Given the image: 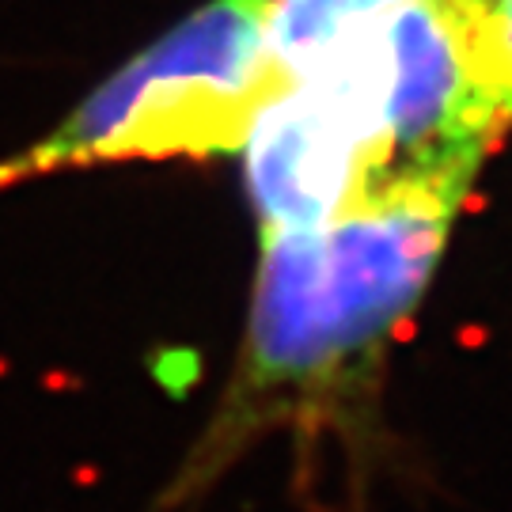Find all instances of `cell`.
Wrapping results in <instances>:
<instances>
[{
	"label": "cell",
	"instance_id": "obj_1",
	"mask_svg": "<svg viewBox=\"0 0 512 512\" xmlns=\"http://www.w3.org/2000/svg\"><path fill=\"white\" fill-rule=\"evenodd\" d=\"M467 194L399 186L300 232H262L228 425L346 391L421 300Z\"/></svg>",
	"mask_w": 512,
	"mask_h": 512
},
{
	"label": "cell",
	"instance_id": "obj_2",
	"mask_svg": "<svg viewBox=\"0 0 512 512\" xmlns=\"http://www.w3.org/2000/svg\"><path fill=\"white\" fill-rule=\"evenodd\" d=\"M266 19L270 0H209L99 84L46 141L0 167V186L92 160L239 148L277 80Z\"/></svg>",
	"mask_w": 512,
	"mask_h": 512
},
{
	"label": "cell",
	"instance_id": "obj_3",
	"mask_svg": "<svg viewBox=\"0 0 512 512\" xmlns=\"http://www.w3.org/2000/svg\"><path fill=\"white\" fill-rule=\"evenodd\" d=\"M380 164L368 198L399 186L467 194L501 126L471 76L456 0H414L384 12Z\"/></svg>",
	"mask_w": 512,
	"mask_h": 512
},
{
	"label": "cell",
	"instance_id": "obj_4",
	"mask_svg": "<svg viewBox=\"0 0 512 512\" xmlns=\"http://www.w3.org/2000/svg\"><path fill=\"white\" fill-rule=\"evenodd\" d=\"M262 232H300L365 202L376 122L319 73L277 76L243 133Z\"/></svg>",
	"mask_w": 512,
	"mask_h": 512
},
{
	"label": "cell",
	"instance_id": "obj_5",
	"mask_svg": "<svg viewBox=\"0 0 512 512\" xmlns=\"http://www.w3.org/2000/svg\"><path fill=\"white\" fill-rule=\"evenodd\" d=\"M399 4H414V0H270L266 50H270L274 76L293 73L300 61L323 50L353 19L387 12Z\"/></svg>",
	"mask_w": 512,
	"mask_h": 512
},
{
	"label": "cell",
	"instance_id": "obj_6",
	"mask_svg": "<svg viewBox=\"0 0 512 512\" xmlns=\"http://www.w3.org/2000/svg\"><path fill=\"white\" fill-rule=\"evenodd\" d=\"M471 76L501 129L512 122V0H456Z\"/></svg>",
	"mask_w": 512,
	"mask_h": 512
}]
</instances>
